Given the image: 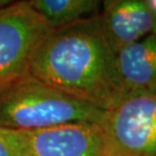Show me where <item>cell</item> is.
Instances as JSON below:
<instances>
[{"label":"cell","mask_w":156,"mask_h":156,"mask_svg":"<svg viewBox=\"0 0 156 156\" xmlns=\"http://www.w3.org/2000/svg\"><path fill=\"white\" fill-rule=\"evenodd\" d=\"M98 16L105 36L116 53L156 34V10L149 1H105Z\"/></svg>","instance_id":"obj_6"},{"label":"cell","mask_w":156,"mask_h":156,"mask_svg":"<svg viewBox=\"0 0 156 156\" xmlns=\"http://www.w3.org/2000/svg\"><path fill=\"white\" fill-rule=\"evenodd\" d=\"M108 156H127V155H124L122 153H118V152H116V151H112L111 150V153Z\"/></svg>","instance_id":"obj_10"},{"label":"cell","mask_w":156,"mask_h":156,"mask_svg":"<svg viewBox=\"0 0 156 156\" xmlns=\"http://www.w3.org/2000/svg\"><path fill=\"white\" fill-rule=\"evenodd\" d=\"M51 30L29 1L11 2L0 9V89L29 74Z\"/></svg>","instance_id":"obj_3"},{"label":"cell","mask_w":156,"mask_h":156,"mask_svg":"<svg viewBox=\"0 0 156 156\" xmlns=\"http://www.w3.org/2000/svg\"><path fill=\"white\" fill-rule=\"evenodd\" d=\"M105 112L30 74L0 89V129L39 130L75 123L101 125Z\"/></svg>","instance_id":"obj_2"},{"label":"cell","mask_w":156,"mask_h":156,"mask_svg":"<svg viewBox=\"0 0 156 156\" xmlns=\"http://www.w3.org/2000/svg\"><path fill=\"white\" fill-rule=\"evenodd\" d=\"M101 125L112 151L127 156H156V94L126 98L105 112Z\"/></svg>","instance_id":"obj_5"},{"label":"cell","mask_w":156,"mask_h":156,"mask_svg":"<svg viewBox=\"0 0 156 156\" xmlns=\"http://www.w3.org/2000/svg\"><path fill=\"white\" fill-rule=\"evenodd\" d=\"M20 156H108L111 147L101 125L75 123L39 130L0 129Z\"/></svg>","instance_id":"obj_4"},{"label":"cell","mask_w":156,"mask_h":156,"mask_svg":"<svg viewBox=\"0 0 156 156\" xmlns=\"http://www.w3.org/2000/svg\"><path fill=\"white\" fill-rule=\"evenodd\" d=\"M29 3L51 30L94 16L101 6L98 0H30Z\"/></svg>","instance_id":"obj_8"},{"label":"cell","mask_w":156,"mask_h":156,"mask_svg":"<svg viewBox=\"0 0 156 156\" xmlns=\"http://www.w3.org/2000/svg\"><path fill=\"white\" fill-rule=\"evenodd\" d=\"M116 55L124 101L156 94V34L125 47Z\"/></svg>","instance_id":"obj_7"},{"label":"cell","mask_w":156,"mask_h":156,"mask_svg":"<svg viewBox=\"0 0 156 156\" xmlns=\"http://www.w3.org/2000/svg\"><path fill=\"white\" fill-rule=\"evenodd\" d=\"M29 74L104 111L124 101L117 55L98 14L52 30L40 45Z\"/></svg>","instance_id":"obj_1"},{"label":"cell","mask_w":156,"mask_h":156,"mask_svg":"<svg viewBox=\"0 0 156 156\" xmlns=\"http://www.w3.org/2000/svg\"><path fill=\"white\" fill-rule=\"evenodd\" d=\"M0 156H20L14 147L0 134Z\"/></svg>","instance_id":"obj_9"}]
</instances>
